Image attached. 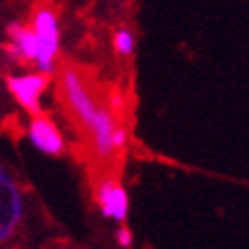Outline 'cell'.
Masks as SVG:
<instances>
[{"label": "cell", "mask_w": 249, "mask_h": 249, "mask_svg": "<svg viewBox=\"0 0 249 249\" xmlns=\"http://www.w3.org/2000/svg\"><path fill=\"white\" fill-rule=\"evenodd\" d=\"M59 93L75 124L89 134L102 118L107 99L99 97L87 71L75 65H63L59 69Z\"/></svg>", "instance_id": "1"}, {"label": "cell", "mask_w": 249, "mask_h": 249, "mask_svg": "<svg viewBox=\"0 0 249 249\" xmlns=\"http://www.w3.org/2000/svg\"><path fill=\"white\" fill-rule=\"evenodd\" d=\"M31 27L39 36V57H36L35 63L41 73L53 75L55 57L59 53V22L51 0H36Z\"/></svg>", "instance_id": "2"}, {"label": "cell", "mask_w": 249, "mask_h": 249, "mask_svg": "<svg viewBox=\"0 0 249 249\" xmlns=\"http://www.w3.org/2000/svg\"><path fill=\"white\" fill-rule=\"evenodd\" d=\"M47 73H29V75H10L6 79V87L12 93V97L22 106V109H27L29 114L39 116L41 114V95L49 85Z\"/></svg>", "instance_id": "3"}, {"label": "cell", "mask_w": 249, "mask_h": 249, "mask_svg": "<svg viewBox=\"0 0 249 249\" xmlns=\"http://www.w3.org/2000/svg\"><path fill=\"white\" fill-rule=\"evenodd\" d=\"M29 140L36 150L47 156H59L65 148L63 136L57 130V126L47 116H41V114L33 116L29 124Z\"/></svg>", "instance_id": "4"}, {"label": "cell", "mask_w": 249, "mask_h": 249, "mask_svg": "<svg viewBox=\"0 0 249 249\" xmlns=\"http://www.w3.org/2000/svg\"><path fill=\"white\" fill-rule=\"evenodd\" d=\"M0 184H2V191L6 193V201L8 205L4 203V215H2V225H0V241L6 243L15 229L18 227V223L22 221V215H24V207H22V196H20V191L17 189V184L12 182L10 174L2 168L0 170Z\"/></svg>", "instance_id": "5"}, {"label": "cell", "mask_w": 249, "mask_h": 249, "mask_svg": "<svg viewBox=\"0 0 249 249\" xmlns=\"http://www.w3.org/2000/svg\"><path fill=\"white\" fill-rule=\"evenodd\" d=\"M97 205L102 215L107 219H114V221H124L128 217V195L124 191V186H120L114 180H102L97 186Z\"/></svg>", "instance_id": "6"}, {"label": "cell", "mask_w": 249, "mask_h": 249, "mask_svg": "<svg viewBox=\"0 0 249 249\" xmlns=\"http://www.w3.org/2000/svg\"><path fill=\"white\" fill-rule=\"evenodd\" d=\"M114 49L122 57H130L134 53V35L126 29H122L114 35Z\"/></svg>", "instance_id": "7"}, {"label": "cell", "mask_w": 249, "mask_h": 249, "mask_svg": "<svg viewBox=\"0 0 249 249\" xmlns=\"http://www.w3.org/2000/svg\"><path fill=\"white\" fill-rule=\"evenodd\" d=\"M116 239H118V243L122 245V247H130L132 245V241H134V237H132V233H130V229H126V227H122L120 231H118V235H116Z\"/></svg>", "instance_id": "8"}]
</instances>
